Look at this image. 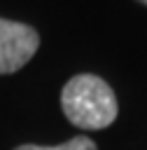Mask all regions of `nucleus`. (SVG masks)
<instances>
[{
	"label": "nucleus",
	"mask_w": 147,
	"mask_h": 150,
	"mask_svg": "<svg viewBox=\"0 0 147 150\" xmlns=\"http://www.w3.org/2000/svg\"><path fill=\"white\" fill-rule=\"evenodd\" d=\"M40 35L33 26L0 19V75L16 73L37 52Z\"/></svg>",
	"instance_id": "obj_2"
},
{
	"label": "nucleus",
	"mask_w": 147,
	"mask_h": 150,
	"mask_svg": "<svg viewBox=\"0 0 147 150\" xmlns=\"http://www.w3.org/2000/svg\"><path fill=\"white\" fill-rule=\"evenodd\" d=\"M138 2H142V5H147V0H138Z\"/></svg>",
	"instance_id": "obj_4"
},
{
	"label": "nucleus",
	"mask_w": 147,
	"mask_h": 150,
	"mask_svg": "<svg viewBox=\"0 0 147 150\" xmlns=\"http://www.w3.org/2000/svg\"><path fill=\"white\" fill-rule=\"evenodd\" d=\"M65 117L79 129H105L117 120V98L110 84L91 73L75 75L61 91Z\"/></svg>",
	"instance_id": "obj_1"
},
{
	"label": "nucleus",
	"mask_w": 147,
	"mask_h": 150,
	"mask_svg": "<svg viewBox=\"0 0 147 150\" xmlns=\"http://www.w3.org/2000/svg\"><path fill=\"white\" fill-rule=\"evenodd\" d=\"M14 150H98L96 143L89 138V136H75L61 145H33V143H26V145H19Z\"/></svg>",
	"instance_id": "obj_3"
}]
</instances>
